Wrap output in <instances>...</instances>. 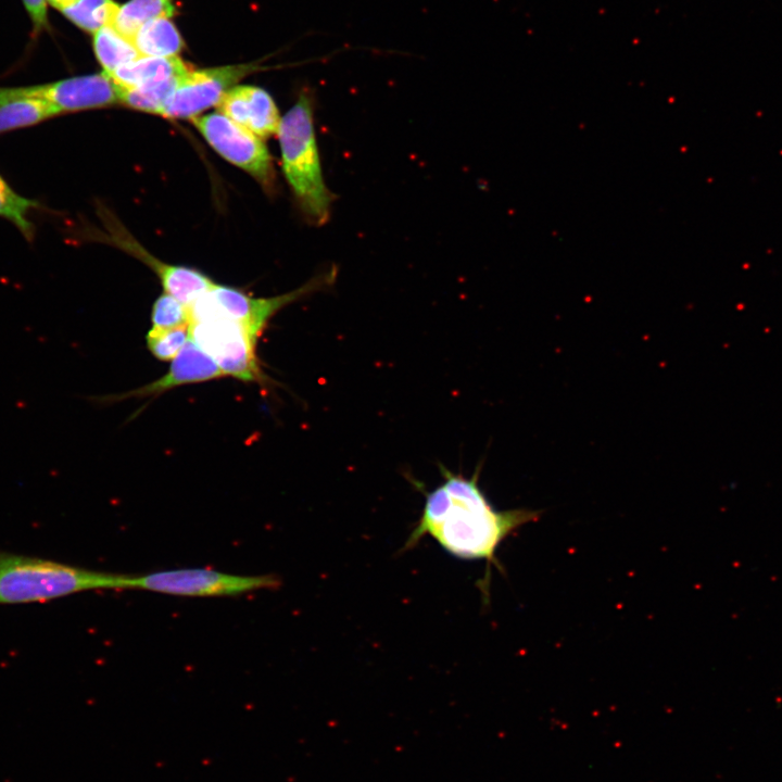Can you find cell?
Returning a JSON list of instances; mask_svg holds the SVG:
<instances>
[{"label":"cell","mask_w":782,"mask_h":782,"mask_svg":"<svg viewBox=\"0 0 782 782\" xmlns=\"http://www.w3.org/2000/svg\"><path fill=\"white\" fill-rule=\"evenodd\" d=\"M47 3L55 8L56 10H63L64 8L73 4L77 0H46Z\"/></svg>","instance_id":"cb8c5ba5"},{"label":"cell","mask_w":782,"mask_h":782,"mask_svg":"<svg viewBox=\"0 0 782 782\" xmlns=\"http://www.w3.org/2000/svg\"><path fill=\"white\" fill-rule=\"evenodd\" d=\"M40 207L38 201L18 194L0 175V217L12 223L28 242L34 240L36 232L29 213Z\"/></svg>","instance_id":"d6986e66"},{"label":"cell","mask_w":782,"mask_h":782,"mask_svg":"<svg viewBox=\"0 0 782 782\" xmlns=\"http://www.w3.org/2000/svg\"><path fill=\"white\" fill-rule=\"evenodd\" d=\"M140 56H175L184 47V41L168 17H160L146 23L134 36Z\"/></svg>","instance_id":"5bb4252c"},{"label":"cell","mask_w":782,"mask_h":782,"mask_svg":"<svg viewBox=\"0 0 782 782\" xmlns=\"http://www.w3.org/2000/svg\"><path fill=\"white\" fill-rule=\"evenodd\" d=\"M282 171L304 218L314 226L329 220L335 194L326 186L314 128V96L304 88L281 117L277 133Z\"/></svg>","instance_id":"7a4b0ae2"},{"label":"cell","mask_w":782,"mask_h":782,"mask_svg":"<svg viewBox=\"0 0 782 782\" xmlns=\"http://www.w3.org/2000/svg\"><path fill=\"white\" fill-rule=\"evenodd\" d=\"M110 226V241L148 265L159 277L164 292L184 305L190 306L215 285L207 276L194 268L166 264L157 260L127 232H123L121 227H116V230L115 227Z\"/></svg>","instance_id":"30bf717a"},{"label":"cell","mask_w":782,"mask_h":782,"mask_svg":"<svg viewBox=\"0 0 782 782\" xmlns=\"http://www.w3.org/2000/svg\"><path fill=\"white\" fill-rule=\"evenodd\" d=\"M33 24V35L37 37L49 28L46 0H22Z\"/></svg>","instance_id":"603a6c76"},{"label":"cell","mask_w":782,"mask_h":782,"mask_svg":"<svg viewBox=\"0 0 782 782\" xmlns=\"http://www.w3.org/2000/svg\"><path fill=\"white\" fill-rule=\"evenodd\" d=\"M20 99L46 101L61 115L118 103L116 87L103 72L40 85L0 87V105Z\"/></svg>","instance_id":"ba28073f"},{"label":"cell","mask_w":782,"mask_h":782,"mask_svg":"<svg viewBox=\"0 0 782 782\" xmlns=\"http://www.w3.org/2000/svg\"><path fill=\"white\" fill-rule=\"evenodd\" d=\"M125 579L126 575L0 551V604L47 602L91 590H124Z\"/></svg>","instance_id":"3957f363"},{"label":"cell","mask_w":782,"mask_h":782,"mask_svg":"<svg viewBox=\"0 0 782 782\" xmlns=\"http://www.w3.org/2000/svg\"><path fill=\"white\" fill-rule=\"evenodd\" d=\"M151 321L152 327L149 331L152 332L187 326L190 323L189 307L164 292L152 306Z\"/></svg>","instance_id":"44dd1931"},{"label":"cell","mask_w":782,"mask_h":782,"mask_svg":"<svg viewBox=\"0 0 782 782\" xmlns=\"http://www.w3.org/2000/svg\"><path fill=\"white\" fill-rule=\"evenodd\" d=\"M173 0H130L118 8L111 25L133 41L136 33L148 22L174 15Z\"/></svg>","instance_id":"9a60e30c"},{"label":"cell","mask_w":782,"mask_h":782,"mask_svg":"<svg viewBox=\"0 0 782 782\" xmlns=\"http://www.w3.org/2000/svg\"><path fill=\"white\" fill-rule=\"evenodd\" d=\"M181 77H172L133 88L115 86L118 103L134 110L161 115Z\"/></svg>","instance_id":"ac0fdd59"},{"label":"cell","mask_w":782,"mask_h":782,"mask_svg":"<svg viewBox=\"0 0 782 782\" xmlns=\"http://www.w3.org/2000/svg\"><path fill=\"white\" fill-rule=\"evenodd\" d=\"M223 376L217 364L189 337L181 351L173 360L166 375L139 389L94 400L104 403L128 398L155 396L179 386L204 382Z\"/></svg>","instance_id":"8fae6325"},{"label":"cell","mask_w":782,"mask_h":782,"mask_svg":"<svg viewBox=\"0 0 782 782\" xmlns=\"http://www.w3.org/2000/svg\"><path fill=\"white\" fill-rule=\"evenodd\" d=\"M191 68L178 56H140L106 74L118 88H133L172 77H181Z\"/></svg>","instance_id":"4fadbf2b"},{"label":"cell","mask_w":782,"mask_h":782,"mask_svg":"<svg viewBox=\"0 0 782 782\" xmlns=\"http://www.w3.org/2000/svg\"><path fill=\"white\" fill-rule=\"evenodd\" d=\"M275 575L238 576L207 568L172 569L141 576L126 575L124 589H139L179 596L239 595L277 589Z\"/></svg>","instance_id":"5b68a950"},{"label":"cell","mask_w":782,"mask_h":782,"mask_svg":"<svg viewBox=\"0 0 782 782\" xmlns=\"http://www.w3.org/2000/svg\"><path fill=\"white\" fill-rule=\"evenodd\" d=\"M444 481L426 494L425 505L403 551L430 537L451 555L462 559H483L499 569L495 552L520 526L539 518L526 508L496 510L478 484L479 471L471 478L441 467Z\"/></svg>","instance_id":"6da1fadb"},{"label":"cell","mask_w":782,"mask_h":782,"mask_svg":"<svg viewBox=\"0 0 782 782\" xmlns=\"http://www.w3.org/2000/svg\"><path fill=\"white\" fill-rule=\"evenodd\" d=\"M93 50L105 74H111L140 58L133 41L118 33L112 25H105L94 33Z\"/></svg>","instance_id":"2e32d148"},{"label":"cell","mask_w":782,"mask_h":782,"mask_svg":"<svg viewBox=\"0 0 782 782\" xmlns=\"http://www.w3.org/2000/svg\"><path fill=\"white\" fill-rule=\"evenodd\" d=\"M118 8L113 0H77L61 12L83 30L96 33L111 25Z\"/></svg>","instance_id":"ffe728a7"},{"label":"cell","mask_w":782,"mask_h":782,"mask_svg":"<svg viewBox=\"0 0 782 782\" xmlns=\"http://www.w3.org/2000/svg\"><path fill=\"white\" fill-rule=\"evenodd\" d=\"M258 70L256 64L190 70L179 79L161 116L192 119L209 108L217 106L238 81Z\"/></svg>","instance_id":"9c48e42d"},{"label":"cell","mask_w":782,"mask_h":782,"mask_svg":"<svg viewBox=\"0 0 782 782\" xmlns=\"http://www.w3.org/2000/svg\"><path fill=\"white\" fill-rule=\"evenodd\" d=\"M189 337L220 368L224 376L244 382H263L255 339L240 323L227 318L191 321Z\"/></svg>","instance_id":"52a82bcc"},{"label":"cell","mask_w":782,"mask_h":782,"mask_svg":"<svg viewBox=\"0 0 782 782\" xmlns=\"http://www.w3.org/2000/svg\"><path fill=\"white\" fill-rule=\"evenodd\" d=\"M337 269H330L290 292L253 298L228 286L214 285L189 307L190 323L210 318H227L242 324L258 340L269 319L288 304L333 283Z\"/></svg>","instance_id":"277c9868"},{"label":"cell","mask_w":782,"mask_h":782,"mask_svg":"<svg viewBox=\"0 0 782 782\" xmlns=\"http://www.w3.org/2000/svg\"><path fill=\"white\" fill-rule=\"evenodd\" d=\"M189 339V325L147 333L149 351L161 361L174 360Z\"/></svg>","instance_id":"7402d4cb"},{"label":"cell","mask_w":782,"mask_h":782,"mask_svg":"<svg viewBox=\"0 0 782 782\" xmlns=\"http://www.w3.org/2000/svg\"><path fill=\"white\" fill-rule=\"evenodd\" d=\"M218 112L262 139L277 135L281 122L272 96L255 86H235L220 100Z\"/></svg>","instance_id":"7c38bea8"},{"label":"cell","mask_w":782,"mask_h":782,"mask_svg":"<svg viewBox=\"0 0 782 782\" xmlns=\"http://www.w3.org/2000/svg\"><path fill=\"white\" fill-rule=\"evenodd\" d=\"M61 115L46 101L20 99L0 105V135L37 125Z\"/></svg>","instance_id":"e0dca14e"},{"label":"cell","mask_w":782,"mask_h":782,"mask_svg":"<svg viewBox=\"0 0 782 782\" xmlns=\"http://www.w3.org/2000/svg\"><path fill=\"white\" fill-rule=\"evenodd\" d=\"M191 122L222 157L250 174L266 191H274L273 159L262 138L218 111Z\"/></svg>","instance_id":"8992f818"}]
</instances>
